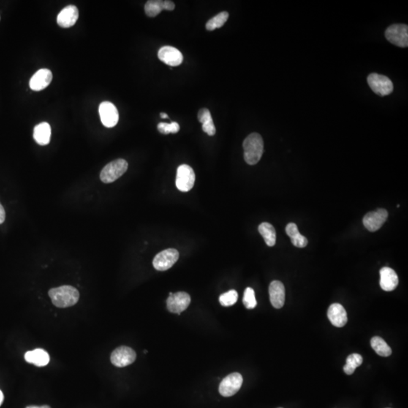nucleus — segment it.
Listing matches in <instances>:
<instances>
[{
	"mask_svg": "<svg viewBox=\"0 0 408 408\" xmlns=\"http://www.w3.org/2000/svg\"><path fill=\"white\" fill-rule=\"evenodd\" d=\"M279 408H282V407H279Z\"/></svg>",
	"mask_w": 408,
	"mask_h": 408,
	"instance_id": "nucleus-35",
	"label": "nucleus"
},
{
	"mask_svg": "<svg viewBox=\"0 0 408 408\" xmlns=\"http://www.w3.org/2000/svg\"><path fill=\"white\" fill-rule=\"evenodd\" d=\"M127 169L128 163L125 160H115L103 168L100 173L101 180L106 184L114 183L121 177Z\"/></svg>",
	"mask_w": 408,
	"mask_h": 408,
	"instance_id": "nucleus-3",
	"label": "nucleus"
},
{
	"mask_svg": "<svg viewBox=\"0 0 408 408\" xmlns=\"http://www.w3.org/2000/svg\"><path fill=\"white\" fill-rule=\"evenodd\" d=\"M158 58L164 64L172 67L180 65L183 61V54L181 52L170 46H166L159 50Z\"/></svg>",
	"mask_w": 408,
	"mask_h": 408,
	"instance_id": "nucleus-13",
	"label": "nucleus"
},
{
	"mask_svg": "<svg viewBox=\"0 0 408 408\" xmlns=\"http://www.w3.org/2000/svg\"><path fill=\"white\" fill-rule=\"evenodd\" d=\"M195 183V173L190 166L183 164L177 170L175 185L180 191L188 192L194 187Z\"/></svg>",
	"mask_w": 408,
	"mask_h": 408,
	"instance_id": "nucleus-6",
	"label": "nucleus"
},
{
	"mask_svg": "<svg viewBox=\"0 0 408 408\" xmlns=\"http://www.w3.org/2000/svg\"><path fill=\"white\" fill-rule=\"evenodd\" d=\"M368 83L375 94L379 96H387L394 90L392 80L387 76L371 74L368 77Z\"/></svg>",
	"mask_w": 408,
	"mask_h": 408,
	"instance_id": "nucleus-5",
	"label": "nucleus"
},
{
	"mask_svg": "<svg viewBox=\"0 0 408 408\" xmlns=\"http://www.w3.org/2000/svg\"><path fill=\"white\" fill-rule=\"evenodd\" d=\"M79 11L75 6H68L63 9L57 17V23L61 28H68L74 26L78 20Z\"/></svg>",
	"mask_w": 408,
	"mask_h": 408,
	"instance_id": "nucleus-14",
	"label": "nucleus"
},
{
	"mask_svg": "<svg viewBox=\"0 0 408 408\" xmlns=\"http://www.w3.org/2000/svg\"><path fill=\"white\" fill-rule=\"evenodd\" d=\"M380 275L381 288L383 290L390 292L396 288L398 284V277L396 272L389 267H384L379 271Z\"/></svg>",
	"mask_w": 408,
	"mask_h": 408,
	"instance_id": "nucleus-19",
	"label": "nucleus"
},
{
	"mask_svg": "<svg viewBox=\"0 0 408 408\" xmlns=\"http://www.w3.org/2000/svg\"><path fill=\"white\" fill-rule=\"evenodd\" d=\"M27 362L37 367H44L48 365L50 357L49 354L43 349H36L35 350L26 352L25 355Z\"/></svg>",
	"mask_w": 408,
	"mask_h": 408,
	"instance_id": "nucleus-21",
	"label": "nucleus"
},
{
	"mask_svg": "<svg viewBox=\"0 0 408 408\" xmlns=\"http://www.w3.org/2000/svg\"><path fill=\"white\" fill-rule=\"evenodd\" d=\"M371 347L373 349L382 357H388L391 355L392 349L385 340L379 336H375L371 339Z\"/></svg>",
	"mask_w": 408,
	"mask_h": 408,
	"instance_id": "nucleus-25",
	"label": "nucleus"
},
{
	"mask_svg": "<svg viewBox=\"0 0 408 408\" xmlns=\"http://www.w3.org/2000/svg\"><path fill=\"white\" fill-rule=\"evenodd\" d=\"M229 14L227 12H222L218 14L216 16L213 17V18L210 19L207 25H206V28L207 31H214L217 28H220L223 25L225 24L229 19Z\"/></svg>",
	"mask_w": 408,
	"mask_h": 408,
	"instance_id": "nucleus-27",
	"label": "nucleus"
},
{
	"mask_svg": "<svg viewBox=\"0 0 408 408\" xmlns=\"http://www.w3.org/2000/svg\"><path fill=\"white\" fill-rule=\"evenodd\" d=\"M270 301L275 308H281L285 303V288L279 281H272L269 286Z\"/></svg>",
	"mask_w": 408,
	"mask_h": 408,
	"instance_id": "nucleus-17",
	"label": "nucleus"
},
{
	"mask_svg": "<svg viewBox=\"0 0 408 408\" xmlns=\"http://www.w3.org/2000/svg\"><path fill=\"white\" fill-rule=\"evenodd\" d=\"M26 408H51V407H50V406L48 405L41 406V407H38V406L31 405V406H28V407H27Z\"/></svg>",
	"mask_w": 408,
	"mask_h": 408,
	"instance_id": "nucleus-32",
	"label": "nucleus"
},
{
	"mask_svg": "<svg viewBox=\"0 0 408 408\" xmlns=\"http://www.w3.org/2000/svg\"><path fill=\"white\" fill-rule=\"evenodd\" d=\"M6 219V212L2 204L0 203V224H3Z\"/></svg>",
	"mask_w": 408,
	"mask_h": 408,
	"instance_id": "nucleus-31",
	"label": "nucleus"
},
{
	"mask_svg": "<svg viewBox=\"0 0 408 408\" xmlns=\"http://www.w3.org/2000/svg\"><path fill=\"white\" fill-rule=\"evenodd\" d=\"M386 38L396 47L407 48L408 47V27L404 24H395L387 28Z\"/></svg>",
	"mask_w": 408,
	"mask_h": 408,
	"instance_id": "nucleus-4",
	"label": "nucleus"
},
{
	"mask_svg": "<svg viewBox=\"0 0 408 408\" xmlns=\"http://www.w3.org/2000/svg\"><path fill=\"white\" fill-rule=\"evenodd\" d=\"M388 215L385 209H378L376 211L367 213L363 219L364 225L370 232H376L387 221Z\"/></svg>",
	"mask_w": 408,
	"mask_h": 408,
	"instance_id": "nucleus-12",
	"label": "nucleus"
},
{
	"mask_svg": "<svg viewBox=\"0 0 408 408\" xmlns=\"http://www.w3.org/2000/svg\"><path fill=\"white\" fill-rule=\"evenodd\" d=\"M363 363V357L358 354H352L346 359V364L343 368V371L348 375H352L355 372L357 367Z\"/></svg>",
	"mask_w": 408,
	"mask_h": 408,
	"instance_id": "nucleus-26",
	"label": "nucleus"
},
{
	"mask_svg": "<svg viewBox=\"0 0 408 408\" xmlns=\"http://www.w3.org/2000/svg\"><path fill=\"white\" fill-rule=\"evenodd\" d=\"M258 229L265 240V243L268 246H275L276 243V232L274 226L268 222H262Z\"/></svg>",
	"mask_w": 408,
	"mask_h": 408,
	"instance_id": "nucleus-24",
	"label": "nucleus"
},
{
	"mask_svg": "<svg viewBox=\"0 0 408 408\" xmlns=\"http://www.w3.org/2000/svg\"><path fill=\"white\" fill-rule=\"evenodd\" d=\"M178 258L179 254L177 250H165L155 256L153 260V265L157 271H167L178 261Z\"/></svg>",
	"mask_w": 408,
	"mask_h": 408,
	"instance_id": "nucleus-7",
	"label": "nucleus"
},
{
	"mask_svg": "<svg viewBox=\"0 0 408 408\" xmlns=\"http://www.w3.org/2000/svg\"><path fill=\"white\" fill-rule=\"evenodd\" d=\"M99 111L102 124L105 127L112 128L118 124L119 113L115 104L110 102L101 103Z\"/></svg>",
	"mask_w": 408,
	"mask_h": 408,
	"instance_id": "nucleus-10",
	"label": "nucleus"
},
{
	"mask_svg": "<svg viewBox=\"0 0 408 408\" xmlns=\"http://www.w3.org/2000/svg\"><path fill=\"white\" fill-rule=\"evenodd\" d=\"M243 303L245 307L248 309H253L257 305L255 292L251 287H247V288L245 289L244 294H243Z\"/></svg>",
	"mask_w": 408,
	"mask_h": 408,
	"instance_id": "nucleus-29",
	"label": "nucleus"
},
{
	"mask_svg": "<svg viewBox=\"0 0 408 408\" xmlns=\"http://www.w3.org/2000/svg\"><path fill=\"white\" fill-rule=\"evenodd\" d=\"M327 316L331 324L336 327H343L348 322L346 309L339 303H333L329 307Z\"/></svg>",
	"mask_w": 408,
	"mask_h": 408,
	"instance_id": "nucleus-16",
	"label": "nucleus"
},
{
	"mask_svg": "<svg viewBox=\"0 0 408 408\" xmlns=\"http://www.w3.org/2000/svg\"><path fill=\"white\" fill-rule=\"evenodd\" d=\"M243 377L238 373H233L224 377L219 385V391L222 396L231 397L241 388Z\"/></svg>",
	"mask_w": 408,
	"mask_h": 408,
	"instance_id": "nucleus-8",
	"label": "nucleus"
},
{
	"mask_svg": "<svg viewBox=\"0 0 408 408\" xmlns=\"http://www.w3.org/2000/svg\"><path fill=\"white\" fill-rule=\"evenodd\" d=\"M52 303L58 308H67L74 306L78 302L80 293L71 286L64 285L49 291Z\"/></svg>",
	"mask_w": 408,
	"mask_h": 408,
	"instance_id": "nucleus-1",
	"label": "nucleus"
},
{
	"mask_svg": "<svg viewBox=\"0 0 408 408\" xmlns=\"http://www.w3.org/2000/svg\"><path fill=\"white\" fill-rule=\"evenodd\" d=\"M52 73L49 69H40L31 77L30 87L34 91H41L51 83Z\"/></svg>",
	"mask_w": 408,
	"mask_h": 408,
	"instance_id": "nucleus-15",
	"label": "nucleus"
},
{
	"mask_svg": "<svg viewBox=\"0 0 408 408\" xmlns=\"http://www.w3.org/2000/svg\"><path fill=\"white\" fill-rule=\"evenodd\" d=\"M51 126L48 123H41L36 125L34 129V139L39 145H47L51 139Z\"/></svg>",
	"mask_w": 408,
	"mask_h": 408,
	"instance_id": "nucleus-20",
	"label": "nucleus"
},
{
	"mask_svg": "<svg viewBox=\"0 0 408 408\" xmlns=\"http://www.w3.org/2000/svg\"><path fill=\"white\" fill-rule=\"evenodd\" d=\"M286 232L290 238L292 244L297 247L304 248L308 244V240L300 233L295 223H289L286 227Z\"/></svg>",
	"mask_w": 408,
	"mask_h": 408,
	"instance_id": "nucleus-22",
	"label": "nucleus"
},
{
	"mask_svg": "<svg viewBox=\"0 0 408 408\" xmlns=\"http://www.w3.org/2000/svg\"><path fill=\"white\" fill-rule=\"evenodd\" d=\"M175 4L170 0H150L145 4V11L148 17H156L163 10L172 11L175 9Z\"/></svg>",
	"mask_w": 408,
	"mask_h": 408,
	"instance_id": "nucleus-18",
	"label": "nucleus"
},
{
	"mask_svg": "<svg viewBox=\"0 0 408 408\" xmlns=\"http://www.w3.org/2000/svg\"><path fill=\"white\" fill-rule=\"evenodd\" d=\"M167 308L172 313L180 314L187 309L191 303V297L186 292L172 293L167 299Z\"/></svg>",
	"mask_w": 408,
	"mask_h": 408,
	"instance_id": "nucleus-11",
	"label": "nucleus"
},
{
	"mask_svg": "<svg viewBox=\"0 0 408 408\" xmlns=\"http://www.w3.org/2000/svg\"><path fill=\"white\" fill-rule=\"evenodd\" d=\"M136 359V353L133 349L127 346H120L112 352L110 356L111 363L118 368H124L132 365Z\"/></svg>",
	"mask_w": 408,
	"mask_h": 408,
	"instance_id": "nucleus-9",
	"label": "nucleus"
},
{
	"mask_svg": "<svg viewBox=\"0 0 408 408\" xmlns=\"http://www.w3.org/2000/svg\"><path fill=\"white\" fill-rule=\"evenodd\" d=\"M157 129L161 133L168 135L170 133H177L179 131L180 126L176 122L171 123H161L158 124Z\"/></svg>",
	"mask_w": 408,
	"mask_h": 408,
	"instance_id": "nucleus-30",
	"label": "nucleus"
},
{
	"mask_svg": "<svg viewBox=\"0 0 408 408\" xmlns=\"http://www.w3.org/2000/svg\"><path fill=\"white\" fill-rule=\"evenodd\" d=\"M244 160L249 165H255L262 157L264 151V142L262 136L252 133L245 139L243 144Z\"/></svg>",
	"mask_w": 408,
	"mask_h": 408,
	"instance_id": "nucleus-2",
	"label": "nucleus"
},
{
	"mask_svg": "<svg viewBox=\"0 0 408 408\" xmlns=\"http://www.w3.org/2000/svg\"><path fill=\"white\" fill-rule=\"evenodd\" d=\"M199 121L202 123L203 131L209 135L213 136L216 134V129L212 118L210 110L207 108H202L199 110L197 115Z\"/></svg>",
	"mask_w": 408,
	"mask_h": 408,
	"instance_id": "nucleus-23",
	"label": "nucleus"
},
{
	"mask_svg": "<svg viewBox=\"0 0 408 408\" xmlns=\"http://www.w3.org/2000/svg\"><path fill=\"white\" fill-rule=\"evenodd\" d=\"M161 117L163 118V119H167V118H169L168 115H167V114L164 113V112H162V113L161 114Z\"/></svg>",
	"mask_w": 408,
	"mask_h": 408,
	"instance_id": "nucleus-34",
	"label": "nucleus"
},
{
	"mask_svg": "<svg viewBox=\"0 0 408 408\" xmlns=\"http://www.w3.org/2000/svg\"><path fill=\"white\" fill-rule=\"evenodd\" d=\"M3 400H4V395H3V392L0 390V406L3 404Z\"/></svg>",
	"mask_w": 408,
	"mask_h": 408,
	"instance_id": "nucleus-33",
	"label": "nucleus"
},
{
	"mask_svg": "<svg viewBox=\"0 0 408 408\" xmlns=\"http://www.w3.org/2000/svg\"><path fill=\"white\" fill-rule=\"evenodd\" d=\"M238 299V292L235 289H232V290H229V292L221 294L220 297H219V303L222 306H232L237 303Z\"/></svg>",
	"mask_w": 408,
	"mask_h": 408,
	"instance_id": "nucleus-28",
	"label": "nucleus"
}]
</instances>
